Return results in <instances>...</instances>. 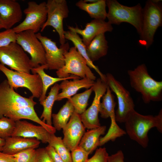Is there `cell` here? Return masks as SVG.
Instances as JSON below:
<instances>
[{
	"label": "cell",
	"mask_w": 162,
	"mask_h": 162,
	"mask_svg": "<svg viewBox=\"0 0 162 162\" xmlns=\"http://www.w3.org/2000/svg\"><path fill=\"white\" fill-rule=\"evenodd\" d=\"M105 33H101L95 36L86 46L87 55L91 61L98 60L107 54L108 46Z\"/></svg>",
	"instance_id": "22"
},
{
	"label": "cell",
	"mask_w": 162,
	"mask_h": 162,
	"mask_svg": "<svg viewBox=\"0 0 162 162\" xmlns=\"http://www.w3.org/2000/svg\"><path fill=\"white\" fill-rule=\"evenodd\" d=\"M0 63L22 73L29 74L32 68L30 59L16 42L0 48Z\"/></svg>",
	"instance_id": "8"
},
{
	"label": "cell",
	"mask_w": 162,
	"mask_h": 162,
	"mask_svg": "<svg viewBox=\"0 0 162 162\" xmlns=\"http://www.w3.org/2000/svg\"><path fill=\"white\" fill-rule=\"evenodd\" d=\"M95 81L87 78L68 80L62 81L59 85L62 92L58 94L56 101H60L64 98L69 99L76 94L77 92L82 88H89L94 84Z\"/></svg>",
	"instance_id": "21"
},
{
	"label": "cell",
	"mask_w": 162,
	"mask_h": 162,
	"mask_svg": "<svg viewBox=\"0 0 162 162\" xmlns=\"http://www.w3.org/2000/svg\"><path fill=\"white\" fill-rule=\"evenodd\" d=\"M16 42L30 55L32 68L46 64L44 47L32 31L27 30L16 34Z\"/></svg>",
	"instance_id": "12"
},
{
	"label": "cell",
	"mask_w": 162,
	"mask_h": 162,
	"mask_svg": "<svg viewBox=\"0 0 162 162\" xmlns=\"http://www.w3.org/2000/svg\"><path fill=\"white\" fill-rule=\"evenodd\" d=\"M162 24V8L160 1H147L143 9L142 26L139 44L147 49L153 42L155 33Z\"/></svg>",
	"instance_id": "5"
},
{
	"label": "cell",
	"mask_w": 162,
	"mask_h": 162,
	"mask_svg": "<svg viewBox=\"0 0 162 162\" xmlns=\"http://www.w3.org/2000/svg\"><path fill=\"white\" fill-rule=\"evenodd\" d=\"M31 96H22L11 87L7 80L0 83V118L5 117L15 121L22 119L35 121L37 117L34 106L37 103Z\"/></svg>",
	"instance_id": "1"
},
{
	"label": "cell",
	"mask_w": 162,
	"mask_h": 162,
	"mask_svg": "<svg viewBox=\"0 0 162 162\" xmlns=\"http://www.w3.org/2000/svg\"><path fill=\"white\" fill-rule=\"evenodd\" d=\"M76 5L81 10L86 12L90 16L94 19L105 20L107 17L106 0H98L93 3H87L83 0L76 2Z\"/></svg>",
	"instance_id": "26"
},
{
	"label": "cell",
	"mask_w": 162,
	"mask_h": 162,
	"mask_svg": "<svg viewBox=\"0 0 162 162\" xmlns=\"http://www.w3.org/2000/svg\"><path fill=\"white\" fill-rule=\"evenodd\" d=\"M45 148L49 156L53 162H64L52 146L48 145Z\"/></svg>",
	"instance_id": "37"
},
{
	"label": "cell",
	"mask_w": 162,
	"mask_h": 162,
	"mask_svg": "<svg viewBox=\"0 0 162 162\" xmlns=\"http://www.w3.org/2000/svg\"><path fill=\"white\" fill-rule=\"evenodd\" d=\"M72 162H86L88 159L89 153L78 146L71 151Z\"/></svg>",
	"instance_id": "34"
},
{
	"label": "cell",
	"mask_w": 162,
	"mask_h": 162,
	"mask_svg": "<svg viewBox=\"0 0 162 162\" xmlns=\"http://www.w3.org/2000/svg\"><path fill=\"white\" fill-rule=\"evenodd\" d=\"M36 154V149L30 148L12 155L14 162H34Z\"/></svg>",
	"instance_id": "32"
},
{
	"label": "cell",
	"mask_w": 162,
	"mask_h": 162,
	"mask_svg": "<svg viewBox=\"0 0 162 162\" xmlns=\"http://www.w3.org/2000/svg\"><path fill=\"white\" fill-rule=\"evenodd\" d=\"M15 121L3 117L0 118V138L5 139L12 136L15 129Z\"/></svg>",
	"instance_id": "31"
},
{
	"label": "cell",
	"mask_w": 162,
	"mask_h": 162,
	"mask_svg": "<svg viewBox=\"0 0 162 162\" xmlns=\"http://www.w3.org/2000/svg\"><path fill=\"white\" fill-rule=\"evenodd\" d=\"M15 122V129L12 136L35 138L43 143H48L52 133L42 126L35 125L25 120H18Z\"/></svg>",
	"instance_id": "19"
},
{
	"label": "cell",
	"mask_w": 162,
	"mask_h": 162,
	"mask_svg": "<svg viewBox=\"0 0 162 162\" xmlns=\"http://www.w3.org/2000/svg\"><path fill=\"white\" fill-rule=\"evenodd\" d=\"M108 86L100 78L98 79L92 86L95 95L91 106L80 115L81 121L85 128L88 129L101 126L98 118L100 99L106 93Z\"/></svg>",
	"instance_id": "13"
},
{
	"label": "cell",
	"mask_w": 162,
	"mask_h": 162,
	"mask_svg": "<svg viewBox=\"0 0 162 162\" xmlns=\"http://www.w3.org/2000/svg\"><path fill=\"white\" fill-rule=\"evenodd\" d=\"M44 69H47L46 64L40 65L37 67L33 68L31 70L33 74H37L39 75L42 81V90L41 96L39 98V102L44 100L46 98V92L50 86L59 81L80 78V77L74 75L65 78L53 77L47 74L44 71Z\"/></svg>",
	"instance_id": "25"
},
{
	"label": "cell",
	"mask_w": 162,
	"mask_h": 162,
	"mask_svg": "<svg viewBox=\"0 0 162 162\" xmlns=\"http://www.w3.org/2000/svg\"><path fill=\"white\" fill-rule=\"evenodd\" d=\"M5 143V140L0 138V152H2Z\"/></svg>",
	"instance_id": "40"
},
{
	"label": "cell",
	"mask_w": 162,
	"mask_h": 162,
	"mask_svg": "<svg viewBox=\"0 0 162 162\" xmlns=\"http://www.w3.org/2000/svg\"><path fill=\"white\" fill-rule=\"evenodd\" d=\"M64 36L66 39L71 41L73 43L77 51L86 60L88 66L90 68L94 69L100 76V78L106 82V75L102 73L98 68L94 65L89 58L86 52V46L83 43L82 39L79 35L72 31H64Z\"/></svg>",
	"instance_id": "24"
},
{
	"label": "cell",
	"mask_w": 162,
	"mask_h": 162,
	"mask_svg": "<svg viewBox=\"0 0 162 162\" xmlns=\"http://www.w3.org/2000/svg\"><path fill=\"white\" fill-rule=\"evenodd\" d=\"M109 156L106 148H100L96 149L94 155L86 162H108Z\"/></svg>",
	"instance_id": "35"
},
{
	"label": "cell",
	"mask_w": 162,
	"mask_h": 162,
	"mask_svg": "<svg viewBox=\"0 0 162 162\" xmlns=\"http://www.w3.org/2000/svg\"><path fill=\"white\" fill-rule=\"evenodd\" d=\"M74 111L73 106L68 100L57 113L52 114V122L56 130H60L64 127Z\"/></svg>",
	"instance_id": "28"
},
{
	"label": "cell",
	"mask_w": 162,
	"mask_h": 162,
	"mask_svg": "<svg viewBox=\"0 0 162 162\" xmlns=\"http://www.w3.org/2000/svg\"><path fill=\"white\" fill-rule=\"evenodd\" d=\"M92 91V87L84 92L75 94L68 99L72 104L76 112L80 115L85 111Z\"/></svg>",
	"instance_id": "29"
},
{
	"label": "cell",
	"mask_w": 162,
	"mask_h": 162,
	"mask_svg": "<svg viewBox=\"0 0 162 162\" xmlns=\"http://www.w3.org/2000/svg\"><path fill=\"white\" fill-rule=\"evenodd\" d=\"M36 35L44 48L47 69L57 70L62 68L65 64L64 54L70 48L68 43L60 45L58 48L56 42L42 35L40 33Z\"/></svg>",
	"instance_id": "14"
},
{
	"label": "cell",
	"mask_w": 162,
	"mask_h": 162,
	"mask_svg": "<svg viewBox=\"0 0 162 162\" xmlns=\"http://www.w3.org/2000/svg\"><path fill=\"white\" fill-rule=\"evenodd\" d=\"M3 28V26L2 25L1 21L0 18V29Z\"/></svg>",
	"instance_id": "42"
},
{
	"label": "cell",
	"mask_w": 162,
	"mask_h": 162,
	"mask_svg": "<svg viewBox=\"0 0 162 162\" xmlns=\"http://www.w3.org/2000/svg\"><path fill=\"white\" fill-rule=\"evenodd\" d=\"M40 143V141L35 138L11 136L5 139L2 152L14 155L29 148L36 149L39 147Z\"/></svg>",
	"instance_id": "20"
},
{
	"label": "cell",
	"mask_w": 162,
	"mask_h": 162,
	"mask_svg": "<svg viewBox=\"0 0 162 162\" xmlns=\"http://www.w3.org/2000/svg\"><path fill=\"white\" fill-rule=\"evenodd\" d=\"M48 143L54 148L64 162H72L70 151L64 144L61 137L52 134Z\"/></svg>",
	"instance_id": "30"
},
{
	"label": "cell",
	"mask_w": 162,
	"mask_h": 162,
	"mask_svg": "<svg viewBox=\"0 0 162 162\" xmlns=\"http://www.w3.org/2000/svg\"><path fill=\"white\" fill-rule=\"evenodd\" d=\"M23 12L26 17L22 22L13 28L14 32L17 34L31 30L35 33H38L47 19L46 2L38 4L34 1H29Z\"/></svg>",
	"instance_id": "10"
},
{
	"label": "cell",
	"mask_w": 162,
	"mask_h": 162,
	"mask_svg": "<svg viewBox=\"0 0 162 162\" xmlns=\"http://www.w3.org/2000/svg\"><path fill=\"white\" fill-rule=\"evenodd\" d=\"M69 31L81 35L84 44L87 46L92 39L97 35L106 32H112L113 29L112 25L105 20L94 19L87 23L84 29H82L77 26L74 27L68 26Z\"/></svg>",
	"instance_id": "17"
},
{
	"label": "cell",
	"mask_w": 162,
	"mask_h": 162,
	"mask_svg": "<svg viewBox=\"0 0 162 162\" xmlns=\"http://www.w3.org/2000/svg\"><path fill=\"white\" fill-rule=\"evenodd\" d=\"M64 57V65L56 71L58 77H68L71 74L80 78L95 80L96 77L87 65L86 60L75 46L70 48L65 53Z\"/></svg>",
	"instance_id": "6"
},
{
	"label": "cell",
	"mask_w": 162,
	"mask_h": 162,
	"mask_svg": "<svg viewBox=\"0 0 162 162\" xmlns=\"http://www.w3.org/2000/svg\"><path fill=\"white\" fill-rule=\"evenodd\" d=\"M131 86L140 93L143 102L160 101L162 100V81L154 80L149 74L145 64L128 71Z\"/></svg>",
	"instance_id": "3"
},
{
	"label": "cell",
	"mask_w": 162,
	"mask_h": 162,
	"mask_svg": "<svg viewBox=\"0 0 162 162\" xmlns=\"http://www.w3.org/2000/svg\"><path fill=\"white\" fill-rule=\"evenodd\" d=\"M16 34L13 28L5 30L0 32V48L16 42Z\"/></svg>",
	"instance_id": "33"
},
{
	"label": "cell",
	"mask_w": 162,
	"mask_h": 162,
	"mask_svg": "<svg viewBox=\"0 0 162 162\" xmlns=\"http://www.w3.org/2000/svg\"><path fill=\"white\" fill-rule=\"evenodd\" d=\"M108 8L106 18L111 25H118L126 22L133 25L140 35L142 31L143 9L140 4L128 7L122 5L116 0H106Z\"/></svg>",
	"instance_id": "4"
},
{
	"label": "cell",
	"mask_w": 162,
	"mask_h": 162,
	"mask_svg": "<svg viewBox=\"0 0 162 162\" xmlns=\"http://www.w3.org/2000/svg\"><path fill=\"white\" fill-rule=\"evenodd\" d=\"M47 17L40 31L43 32L49 26L53 28L58 34L61 45L65 43L63 20L67 18L69 10L65 0H48L46 2Z\"/></svg>",
	"instance_id": "9"
},
{
	"label": "cell",
	"mask_w": 162,
	"mask_h": 162,
	"mask_svg": "<svg viewBox=\"0 0 162 162\" xmlns=\"http://www.w3.org/2000/svg\"><path fill=\"white\" fill-rule=\"evenodd\" d=\"M22 12L20 3L15 0H0V18L3 28H11L22 19Z\"/></svg>",
	"instance_id": "18"
},
{
	"label": "cell",
	"mask_w": 162,
	"mask_h": 162,
	"mask_svg": "<svg viewBox=\"0 0 162 162\" xmlns=\"http://www.w3.org/2000/svg\"><path fill=\"white\" fill-rule=\"evenodd\" d=\"M124 123L126 134L130 138L146 148L149 142L148 132L151 128H156L162 132V109L155 116L142 115L134 110L129 114Z\"/></svg>",
	"instance_id": "2"
},
{
	"label": "cell",
	"mask_w": 162,
	"mask_h": 162,
	"mask_svg": "<svg viewBox=\"0 0 162 162\" xmlns=\"http://www.w3.org/2000/svg\"><path fill=\"white\" fill-rule=\"evenodd\" d=\"M85 128L81 121L80 115L74 111L69 121L62 129L64 134L62 140L70 151L78 146L85 132Z\"/></svg>",
	"instance_id": "15"
},
{
	"label": "cell",
	"mask_w": 162,
	"mask_h": 162,
	"mask_svg": "<svg viewBox=\"0 0 162 162\" xmlns=\"http://www.w3.org/2000/svg\"><path fill=\"white\" fill-rule=\"evenodd\" d=\"M0 71L5 75L10 86L14 89L24 87L31 92L34 98H39L41 96L42 83L38 74H31L13 71L0 63Z\"/></svg>",
	"instance_id": "7"
},
{
	"label": "cell",
	"mask_w": 162,
	"mask_h": 162,
	"mask_svg": "<svg viewBox=\"0 0 162 162\" xmlns=\"http://www.w3.org/2000/svg\"><path fill=\"white\" fill-rule=\"evenodd\" d=\"M109 86L102 97L100 103L99 113L103 118H111V124L107 132L110 136L117 137L121 136L124 133V130L119 127L117 124L116 118L115 107L116 103L114 100V96L112 94Z\"/></svg>",
	"instance_id": "16"
},
{
	"label": "cell",
	"mask_w": 162,
	"mask_h": 162,
	"mask_svg": "<svg viewBox=\"0 0 162 162\" xmlns=\"http://www.w3.org/2000/svg\"><path fill=\"white\" fill-rule=\"evenodd\" d=\"M108 162H124V156L122 151L120 150L116 153L109 155Z\"/></svg>",
	"instance_id": "38"
},
{
	"label": "cell",
	"mask_w": 162,
	"mask_h": 162,
	"mask_svg": "<svg viewBox=\"0 0 162 162\" xmlns=\"http://www.w3.org/2000/svg\"><path fill=\"white\" fill-rule=\"evenodd\" d=\"M60 89L59 85L55 84L51 88L48 96L44 100L40 102L43 107V111L40 118H42V121L50 126H52V112L53 106Z\"/></svg>",
	"instance_id": "27"
},
{
	"label": "cell",
	"mask_w": 162,
	"mask_h": 162,
	"mask_svg": "<svg viewBox=\"0 0 162 162\" xmlns=\"http://www.w3.org/2000/svg\"><path fill=\"white\" fill-rule=\"evenodd\" d=\"M36 150V156L34 162H53L45 148H40Z\"/></svg>",
	"instance_id": "36"
},
{
	"label": "cell",
	"mask_w": 162,
	"mask_h": 162,
	"mask_svg": "<svg viewBox=\"0 0 162 162\" xmlns=\"http://www.w3.org/2000/svg\"><path fill=\"white\" fill-rule=\"evenodd\" d=\"M83 1L87 3H93L97 2L98 0H83Z\"/></svg>",
	"instance_id": "41"
},
{
	"label": "cell",
	"mask_w": 162,
	"mask_h": 162,
	"mask_svg": "<svg viewBox=\"0 0 162 162\" xmlns=\"http://www.w3.org/2000/svg\"><path fill=\"white\" fill-rule=\"evenodd\" d=\"M106 83L117 98L118 107L115 112L116 121L124 123L129 114L134 110L135 105L129 92L111 74L106 75Z\"/></svg>",
	"instance_id": "11"
},
{
	"label": "cell",
	"mask_w": 162,
	"mask_h": 162,
	"mask_svg": "<svg viewBox=\"0 0 162 162\" xmlns=\"http://www.w3.org/2000/svg\"><path fill=\"white\" fill-rule=\"evenodd\" d=\"M106 130L105 126L90 129L85 132L82 137L78 146L81 147L89 154L99 146L100 137L105 134Z\"/></svg>",
	"instance_id": "23"
},
{
	"label": "cell",
	"mask_w": 162,
	"mask_h": 162,
	"mask_svg": "<svg viewBox=\"0 0 162 162\" xmlns=\"http://www.w3.org/2000/svg\"><path fill=\"white\" fill-rule=\"evenodd\" d=\"M0 162H14V158L12 155L0 152Z\"/></svg>",
	"instance_id": "39"
}]
</instances>
